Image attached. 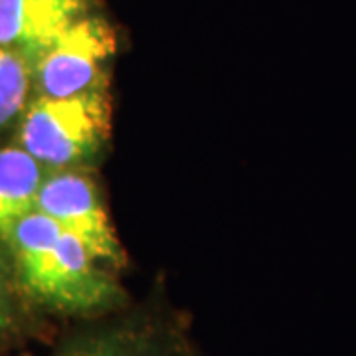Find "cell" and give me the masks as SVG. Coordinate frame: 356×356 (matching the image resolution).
Listing matches in <instances>:
<instances>
[{
    "label": "cell",
    "mask_w": 356,
    "mask_h": 356,
    "mask_svg": "<svg viewBox=\"0 0 356 356\" xmlns=\"http://www.w3.org/2000/svg\"><path fill=\"white\" fill-rule=\"evenodd\" d=\"M10 317V291H8V273L4 266V257L0 252V331L6 327Z\"/></svg>",
    "instance_id": "9c48e42d"
},
{
    "label": "cell",
    "mask_w": 356,
    "mask_h": 356,
    "mask_svg": "<svg viewBox=\"0 0 356 356\" xmlns=\"http://www.w3.org/2000/svg\"><path fill=\"white\" fill-rule=\"evenodd\" d=\"M109 119L107 86L70 97L40 95L26 109L20 147L56 170L79 165L103 147Z\"/></svg>",
    "instance_id": "7a4b0ae2"
},
{
    "label": "cell",
    "mask_w": 356,
    "mask_h": 356,
    "mask_svg": "<svg viewBox=\"0 0 356 356\" xmlns=\"http://www.w3.org/2000/svg\"><path fill=\"white\" fill-rule=\"evenodd\" d=\"M32 86V67L16 51L0 48V129L24 109Z\"/></svg>",
    "instance_id": "ba28073f"
},
{
    "label": "cell",
    "mask_w": 356,
    "mask_h": 356,
    "mask_svg": "<svg viewBox=\"0 0 356 356\" xmlns=\"http://www.w3.org/2000/svg\"><path fill=\"white\" fill-rule=\"evenodd\" d=\"M6 242L22 289L38 305L86 321L125 307L111 267L38 210L18 220Z\"/></svg>",
    "instance_id": "6da1fadb"
},
{
    "label": "cell",
    "mask_w": 356,
    "mask_h": 356,
    "mask_svg": "<svg viewBox=\"0 0 356 356\" xmlns=\"http://www.w3.org/2000/svg\"><path fill=\"white\" fill-rule=\"evenodd\" d=\"M56 356H196L182 321L166 311H117L88 321Z\"/></svg>",
    "instance_id": "277c9868"
},
{
    "label": "cell",
    "mask_w": 356,
    "mask_h": 356,
    "mask_svg": "<svg viewBox=\"0 0 356 356\" xmlns=\"http://www.w3.org/2000/svg\"><path fill=\"white\" fill-rule=\"evenodd\" d=\"M44 165L22 147L0 149V238L6 240L14 224L36 210L44 184Z\"/></svg>",
    "instance_id": "52a82bcc"
},
{
    "label": "cell",
    "mask_w": 356,
    "mask_h": 356,
    "mask_svg": "<svg viewBox=\"0 0 356 356\" xmlns=\"http://www.w3.org/2000/svg\"><path fill=\"white\" fill-rule=\"evenodd\" d=\"M36 210L54 220L111 269L123 264V250L115 236L95 182L72 168L46 175Z\"/></svg>",
    "instance_id": "5b68a950"
},
{
    "label": "cell",
    "mask_w": 356,
    "mask_h": 356,
    "mask_svg": "<svg viewBox=\"0 0 356 356\" xmlns=\"http://www.w3.org/2000/svg\"><path fill=\"white\" fill-rule=\"evenodd\" d=\"M93 10V0H0V48L32 64L70 26Z\"/></svg>",
    "instance_id": "8992f818"
},
{
    "label": "cell",
    "mask_w": 356,
    "mask_h": 356,
    "mask_svg": "<svg viewBox=\"0 0 356 356\" xmlns=\"http://www.w3.org/2000/svg\"><path fill=\"white\" fill-rule=\"evenodd\" d=\"M115 51V30L102 14L91 10L32 64V83L38 86L40 95L48 97H70L103 88Z\"/></svg>",
    "instance_id": "3957f363"
}]
</instances>
